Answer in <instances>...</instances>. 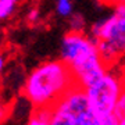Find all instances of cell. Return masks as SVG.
Returning a JSON list of instances; mask_svg holds the SVG:
<instances>
[{
    "mask_svg": "<svg viewBox=\"0 0 125 125\" xmlns=\"http://www.w3.org/2000/svg\"><path fill=\"white\" fill-rule=\"evenodd\" d=\"M76 81L74 74L61 58L40 62L25 78L22 94L33 108L52 107Z\"/></svg>",
    "mask_w": 125,
    "mask_h": 125,
    "instance_id": "6da1fadb",
    "label": "cell"
},
{
    "mask_svg": "<svg viewBox=\"0 0 125 125\" xmlns=\"http://www.w3.org/2000/svg\"><path fill=\"white\" fill-rule=\"evenodd\" d=\"M60 58L70 67L76 83L83 89L110 68L100 57L96 42L85 32L68 31L62 36Z\"/></svg>",
    "mask_w": 125,
    "mask_h": 125,
    "instance_id": "7a4b0ae2",
    "label": "cell"
},
{
    "mask_svg": "<svg viewBox=\"0 0 125 125\" xmlns=\"http://www.w3.org/2000/svg\"><path fill=\"white\" fill-rule=\"evenodd\" d=\"M89 35L96 42L107 67H115L122 61L125 58V4L111 7L107 15L92 24Z\"/></svg>",
    "mask_w": 125,
    "mask_h": 125,
    "instance_id": "3957f363",
    "label": "cell"
},
{
    "mask_svg": "<svg viewBox=\"0 0 125 125\" xmlns=\"http://www.w3.org/2000/svg\"><path fill=\"white\" fill-rule=\"evenodd\" d=\"M96 118L85 89L76 83L50 107L49 125H94Z\"/></svg>",
    "mask_w": 125,
    "mask_h": 125,
    "instance_id": "277c9868",
    "label": "cell"
},
{
    "mask_svg": "<svg viewBox=\"0 0 125 125\" xmlns=\"http://www.w3.org/2000/svg\"><path fill=\"white\" fill-rule=\"evenodd\" d=\"M124 86L125 83L122 81L120 70H115V67H110L97 81H94L92 85L85 88L89 106L94 114L96 115L113 114Z\"/></svg>",
    "mask_w": 125,
    "mask_h": 125,
    "instance_id": "5b68a950",
    "label": "cell"
},
{
    "mask_svg": "<svg viewBox=\"0 0 125 125\" xmlns=\"http://www.w3.org/2000/svg\"><path fill=\"white\" fill-rule=\"evenodd\" d=\"M20 0H0V22L9 20L18 9Z\"/></svg>",
    "mask_w": 125,
    "mask_h": 125,
    "instance_id": "8992f818",
    "label": "cell"
},
{
    "mask_svg": "<svg viewBox=\"0 0 125 125\" xmlns=\"http://www.w3.org/2000/svg\"><path fill=\"white\" fill-rule=\"evenodd\" d=\"M68 18H70V20H68L70 31H74V32H85L86 21H85V18H83V15L76 14V13H72Z\"/></svg>",
    "mask_w": 125,
    "mask_h": 125,
    "instance_id": "52a82bcc",
    "label": "cell"
},
{
    "mask_svg": "<svg viewBox=\"0 0 125 125\" xmlns=\"http://www.w3.org/2000/svg\"><path fill=\"white\" fill-rule=\"evenodd\" d=\"M56 11L60 17L68 18L74 13V3L72 0H56Z\"/></svg>",
    "mask_w": 125,
    "mask_h": 125,
    "instance_id": "ba28073f",
    "label": "cell"
},
{
    "mask_svg": "<svg viewBox=\"0 0 125 125\" xmlns=\"http://www.w3.org/2000/svg\"><path fill=\"white\" fill-rule=\"evenodd\" d=\"M120 120L118 117L113 113V114H106V115H97L94 125H118Z\"/></svg>",
    "mask_w": 125,
    "mask_h": 125,
    "instance_id": "9c48e42d",
    "label": "cell"
},
{
    "mask_svg": "<svg viewBox=\"0 0 125 125\" xmlns=\"http://www.w3.org/2000/svg\"><path fill=\"white\" fill-rule=\"evenodd\" d=\"M114 114L118 117V120L125 118V86H124V89H122V92H121L120 97H118V102H117V104H115Z\"/></svg>",
    "mask_w": 125,
    "mask_h": 125,
    "instance_id": "30bf717a",
    "label": "cell"
},
{
    "mask_svg": "<svg viewBox=\"0 0 125 125\" xmlns=\"http://www.w3.org/2000/svg\"><path fill=\"white\" fill-rule=\"evenodd\" d=\"M99 3L103 4L104 7H115V6H120V4H125V0H99Z\"/></svg>",
    "mask_w": 125,
    "mask_h": 125,
    "instance_id": "8fae6325",
    "label": "cell"
},
{
    "mask_svg": "<svg viewBox=\"0 0 125 125\" xmlns=\"http://www.w3.org/2000/svg\"><path fill=\"white\" fill-rule=\"evenodd\" d=\"M39 18H40V13H39V10L38 9H32L28 11V15H27V20L29 21V22H36V21H39Z\"/></svg>",
    "mask_w": 125,
    "mask_h": 125,
    "instance_id": "7c38bea8",
    "label": "cell"
},
{
    "mask_svg": "<svg viewBox=\"0 0 125 125\" xmlns=\"http://www.w3.org/2000/svg\"><path fill=\"white\" fill-rule=\"evenodd\" d=\"M6 117H7V107H6L4 104L0 102V122L4 120Z\"/></svg>",
    "mask_w": 125,
    "mask_h": 125,
    "instance_id": "4fadbf2b",
    "label": "cell"
},
{
    "mask_svg": "<svg viewBox=\"0 0 125 125\" xmlns=\"http://www.w3.org/2000/svg\"><path fill=\"white\" fill-rule=\"evenodd\" d=\"M4 67H6V56L1 53V52H0V74L3 72Z\"/></svg>",
    "mask_w": 125,
    "mask_h": 125,
    "instance_id": "5bb4252c",
    "label": "cell"
},
{
    "mask_svg": "<svg viewBox=\"0 0 125 125\" xmlns=\"http://www.w3.org/2000/svg\"><path fill=\"white\" fill-rule=\"evenodd\" d=\"M120 72H121V76H122V81H124V83H125V64L121 67Z\"/></svg>",
    "mask_w": 125,
    "mask_h": 125,
    "instance_id": "9a60e30c",
    "label": "cell"
},
{
    "mask_svg": "<svg viewBox=\"0 0 125 125\" xmlns=\"http://www.w3.org/2000/svg\"><path fill=\"white\" fill-rule=\"evenodd\" d=\"M118 125H125V118H122V120H120V124Z\"/></svg>",
    "mask_w": 125,
    "mask_h": 125,
    "instance_id": "2e32d148",
    "label": "cell"
}]
</instances>
